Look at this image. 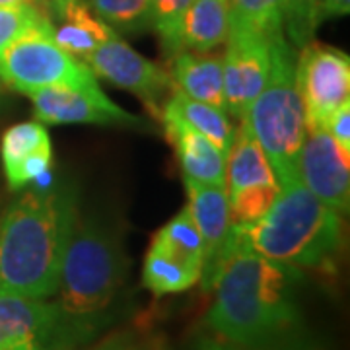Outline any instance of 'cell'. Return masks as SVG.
I'll list each match as a JSON object with an SVG mask.
<instances>
[{"mask_svg": "<svg viewBox=\"0 0 350 350\" xmlns=\"http://www.w3.org/2000/svg\"><path fill=\"white\" fill-rule=\"evenodd\" d=\"M174 88L191 100L202 101L226 111L224 57L213 51H179L172 59Z\"/></svg>", "mask_w": 350, "mask_h": 350, "instance_id": "9a60e30c", "label": "cell"}, {"mask_svg": "<svg viewBox=\"0 0 350 350\" xmlns=\"http://www.w3.org/2000/svg\"><path fill=\"white\" fill-rule=\"evenodd\" d=\"M230 31V0H193L181 20V51L218 49Z\"/></svg>", "mask_w": 350, "mask_h": 350, "instance_id": "ac0fdd59", "label": "cell"}, {"mask_svg": "<svg viewBox=\"0 0 350 350\" xmlns=\"http://www.w3.org/2000/svg\"><path fill=\"white\" fill-rule=\"evenodd\" d=\"M96 78L107 80L113 86L135 94L148 111L162 115L163 103L174 90L170 70L150 59L138 55L137 51L119 36L103 41L84 63Z\"/></svg>", "mask_w": 350, "mask_h": 350, "instance_id": "ba28073f", "label": "cell"}, {"mask_svg": "<svg viewBox=\"0 0 350 350\" xmlns=\"http://www.w3.org/2000/svg\"><path fill=\"white\" fill-rule=\"evenodd\" d=\"M162 119L165 135L174 144L177 160L181 163L183 175L189 181L202 185H226V152H222L214 142H211L199 131L183 123L175 113L162 109ZM226 189V187H224Z\"/></svg>", "mask_w": 350, "mask_h": 350, "instance_id": "5bb4252c", "label": "cell"}, {"mask_svg": "<svg viewBox=\"0 0 350 350\" xmlns=\"http://www.w3.org/2000/svg\"><path fill=\"white\" fill-rule=\"evenodd\" d=\"M325 131L337 140L338 146L350 152V100L345 101L327 121Z\"/></svg>", "mask_w": 350, "mask_h": 350, "instance_id": "f1b7e54d", "label": "cell"}, {"mask_svg": "<svg viewBox=\"0 0 350 350\" xmlns=\"http://www.w3.org/2000/svg\"><path fill=\"white\" fill-rule=\"evenodd\" d=\"M262 185H280L267 154L251 135L245 123H239L232 148L226 158V195Z\"/></svg>", "mask_w": 350, "mask_h": 350, "instance_id": "e0dca14e", "label": "cell"}, {"mask_svg": "<svg viewBox=\"0 0 350 350\" xmlns=\"http://www.w3.org/2000/svg\"><path fill=\"white\" fill-rule=\"evenodd\" d=\"M189 350H257L250 349V347H241V345H236V342H230V340H224V338L216 337L213 333L204 331L195 337V340L191 342Z\"/></svg>", "mask_w": 350, "mask_h": 350, "instance_id": "f546056e", "label": "cell"}, {"mask_svg": "<svg viewBox=\"0 0 350 350\" xmlns=\"http://www.w3.org/2000/svg\"><path fill=\"white\" fill-rule=\"evenodd\" d=\"M76 222V195L64 185L20 195L0 220V294L55 296Z\"/></svg>", "mask_w": 350, "mask_h": 350, "instance_id": "7a4b0ae2", "label": "cell"}, {"mask_svg": "<svg viewBox=\"0 0 350 350\" xmlns=\"http://www.w3.org/2000/svg\"><path fill=\"white\" fill-rule=\"evenodd\" d=\"M150 245L177 261L202 271V239L187 206L156 232Z\"/></svg>", "mask_w": 350, "mask_h": 350, "instance_id": "7402d4cb", "label": "cell"}, {"mask_svg": "<svg viewBox=\"0 0 350 350\" xmlns=\"http://www.w3.org/2000/svg\"><path fill=\"white\" fill-rule=\"evenodd\" d=\"M38 345L45 350L76 349L55 301L0 294V349Z\"/></svg>", "mask_w": 350, "mask_h": 350, "instance_id": "30bf717a", "label": "cell"}, {"mask_svg": "<svg viewBox=\"0 0 350 350\" xmlns=\"http://www.w3.org/2000/svg\"><path fill=\"white\" fill-rule=\"evenodd\" d=\"M39 123L45 125H121L142 129L144 121L111 101L103 90L43 88L29 94Z\"/></svg>", "mask_w": 350, "mask_h": 350, "instance_id": "8fae6325", "label": "cell"}, {"mask_svg": "<svg viewBox=\"0 0 350 350\" xmlns=\"http://www.w3.org/2000/svg\"><path fill=\"white\" fill-rule=\"evenodd\" d=\"M298 49L286 38L273 45L267 84L239 119L257 138L278 183L296 179V162L306 138V109L296 86Z\"/></svg>", "mask_w": 350, "mask_h": 350, "instance_id": "5b68a950", "label": "cell"}, {"mask_svg": "<svg viewBox=\"0 0 350 350\" xmlns=\"http://www.w3.org/2000/svg\"><path fill=\"white\" fill-rule=\"evenodd\" d=\"M275 43L250 38V36L228 33L226 53L222 55L224 57V105L228 117L241 119L250 109L253 100L261 94L271 75Z\"/></svg>", "mask_w": 350, "mask_h": 350, "instance_id": "7c38bea8", "label": "cell"}, {"mask_svg": "<svg viewBox=\"0 0 350 350\" xmlns=\"http://www.w3.org/2000/svg\"><path fill=\"white\" fill-rule=\"evenodd\" d=\"M51 148V138L43 123H20L10 126L0 142V156L4 163V174H8L31 154Z\"/></svg>", "mask_w": 350, "mask_h": 350, "instance_id": "cb8c5ba5", "label": "cell"}, {"mask_svg": "<svg viewBox=\"0 0 350 350\" xmlns=\"http://www.w3.org/2000/svg\"><path fill=\"white\" fill-rule=\"evenodd\" d=\"M185 187L189 195L187 208L202 239V271L199 282L204 290H213L232 228L228 195L224 187L202 185L189 179H185Z\"/></svg>", "mask_w": 350, "mask_h": 350, "instance_id": "4fadbf2b", "label": "cell"}, {"mask_svg": "<svg viewBox=\"0 0 350 350\" xmlns=\"http://www.w3.org/2000/svg\"><path fill=\"white\" fill-rule=\"evenodd\" d=\"M350 0H317V16L319 24L327 18H338V16H349Z\"/></svg>", "mask_w": 350, "mask_h": 350, "instance_id": "4dcf8cb0", "label": "cell"}, {"mask_svg": "<svg viewBox=\"0 0 350 350\" xmlns=\"http://www.w3.org/2000/svg\"><path fill=\"white\" fill-rule=\"evenodd\" d=\"M200 280V271L177 261L167 253L152 247L142 265V284L154 296H167L193 288Z\"/></svg>", "mask_w": 350, "mask_h": 350, "instance_id": "44dd1931", "label": "cell"}, {"mask_svg": "<svg viewBox=\"0 0 350 350\" xmlns=\"http://www.w3.org/2000/svg\"><path fill=\"white\" fill-rule=\"evenodd\" d=\"M275 43L286 38L282 0H230V31Z\"/></svg>", "mask_w": 350, "mask_h": 350, "instance_id": "ffe728a7", "label": "cell"}, {"mask_svg": "<svg viewBox=\"0 0 350 350\" xmlns=\"http://www.w3.org/2000/svg\"><path fill=\"white\" fill-rule=\"evenodd\" d=\"M49 18L45 8L38 6H0V55L27 27Z\"/></svg>", "mask_w": 350, "mask_h": 350, "instance_id": "83f0119b", "label": "cell"}, {"mask_svg": "<svg viewBox=\"0 0 350 350\" xmlns=\"http://www.w3.org/2000/svg\"><path fill=\"white\" fill-rule=\"evenodd\" d=\"M296 177L331 208L349 213L350 152L338 146L325 129L308 126L296 162Z\"/></svg>", "mask_w": 350, "mask_h": 350, "instance_id": "9c48e42d", "label": "cell"}, {"mask_svg": "<svg viewBox=\"0 0 350 350\" xmlns=\"http://www.w3.org/2000/svg\"><path fill=\"white\" fill-rule=\"evenodd\" d=\"M100 350H101V349H100Z\"/></svg>", "mask_w": 350, "mask_h": 350, "instance_id": "e575fe53", "label": "cell"}, {"mask_svg": "<svg viewBox=\"0 0 350 350\" xmlns=\"http://www.w3.org/2000/svg\"><path fill=\"white\" fill-rule=\"evenodd\" d=\"M0 6H38V8H45L43 0H0Z\"/></svg>", "mask_w": 350, "mask_h": 350, "instance_id": "d6a6232c", "label": "cell"}, {"mask_svg": "<svg viewBox=\"0 0 350 350\" xmlns=\"http://www.w3.org/2000/svg\"><path fill=\"white\" fill-rule=\"evenodd\" d=\"M296 57V86L306 109V125L325 129L327 121L350 98L347 53L308 41Z\"/></svg>", "mask_w": 350, "mask_h": 350, "instance_id": "52a82bcc", "label": "cell"}, {"mask_svg": "<svg viewBox=\"0 0 350 350\" xmlns=\"http://www.w3.org/2000/svg\"><path fill=\"white\" fill-rule=\"evenodd\" d=\"M101 350H165L160 342L156 340H113L109 345L101 347Z\"/></svg>", "mask_w": 350, "mask_h": 350, "instance_id": "1f68e13d", "label": "cell"}, {"mask_svg": "<svg viewBox=\"0 0 350 350\" xmlns=\"http://www.w3.org/2000/svg\"><path fill=\"white\" fill-rule=\"evenodd\" d=\"M0 350H45L43 347H38V345H20V347H8V349H0Z\"/></svg>", "mask_w": 350, "mask_h": 350, "instance_id": "836d02e7", "label": "cell"}, {"mask_svg": "<svg viewBox=\"0 0 350 350\" xmlns=\"http://www.w3.org/2000/svg\"><path fill=\"white\" fill-rule=\"evenodd\" d=\"M0 80L25 96L57 86L100 90L98 78L86 64L57 45L51 18L27 27L2 51Z\"/></svg>", "mask_w": 350, "mask_h": 350, "instance_id": "8992f818", "label": "cell"}, {"mask_svg": "<svg viewBox=\"0 0 350 350\" xmlns=\"http://www.w3.org/2000/svg\"><path fill=\"white\" fill-rule=\"evenodd\" d=\"M126 278L121 238L94 218L76 222L64 251L55 301L75 347L86 342L109 321V312Z\"/></svg>", "mask_w": 350, "mask_h": 350, "instance_id": "277c9868", "label": "cell"}, {"mask_svg": "<svg viewBox=\"0 0 350 350\" xmlns=\"http://www.w3.org/2000/svg\"><path fill=\"white\" fill-rule=\"evenodd\" d=\"M284 6V33L286 39L301 49L319 25L317 16V0H282Z\"/></svg>", "mask_w": 350, "mask_h": 350, "instance_id": "4316f807", "label": "cell"}, {"mask_svg": "<svg viewBox=\"0 0 350 350\" xmlns=\"http://www.w3.org/2000/svg\"><path fill=\"white\" fill-rule=\"evenodd\" d=\"M90 8L115 33H144L152 29L150 0H90Z\"/></svg>", "mask_w": 350, "mask_h": 350, "instance_id": "603a6c76", "label": "cell"}, {"mask_svg": "<svg viewBox=\"0 0 350 350\" xmlns=\"http://www.w3.org/2000/svg\"><path fill=\"white\" fill-rule=\"evenodd\" d=\"M163 107L175 113L183 123H187L195 131H199L200 135H204L228 156L234 137H236V126L232 125V121H230V117L224 109L202 103V101L191 100L189 96H185L183 92H179L175 88L163 103Z\"/></svg>", "mask_w": 350, "mask_h": 350, "instance_id": "d6986e66", "label": "cell"}, {"mask_svg": "<svg viewBox=\"0 0 350 350\" xmlns=\"http://www.w3.org/2000/svg\"><path fill=\"white\" fill-rule=\"evenodd\" d=\"M55 14L61 24H53V39L80 63H86L103 41L117 36L84 0H55Z\"/></svg>", "mask_w": 350, "mask_h": 350, "instance_id": "2e32d148", "label": "cell"}, {"mask_svg": "<svg viewBox=\"0 0 350 350\" xmlns=\"http://www.w3.org/2000/svg\"><path fill=\"white\" fill-rule=\"evenodd\" d=\"M340 247L342 214L296 177L280 183L275 202L259 220L230 228L224 259L228 253L243 251L296 269H325Z\"/></svg>", "mask_w": 350, "mask_h": 350, "instance_id": "3957f363", "label": "cell"}, {"mask_svg": "<svg viewBox=\"0 0 350 350\" xmlns=\"http://www.w3.org/2000/svg\"><path fill=\"white\" fill-rule=\"evenodd\" d=\"M300 286L301 269L243 251L228 253L204 327L250 349H294L301 331Z\"/></svg>", "mask_w": 350, "mask_h": 350, "instance_id": "6da1fadb", "label": "cell"}, {"mask_svg": "<svg viewBox=\"0 0 350 350\" xmlns=\"http://www.w3.org/2000/svg\"><path fill=\"white\" fill-rule=\"evenodd\" d=\"M278 191L280 185H262V187H251L239 191L236 195H230L228 206H230L232 226L250 224L259 220L275 202Z\"/></svg>", "mask_w": 350, "mask_h": 350, "instance_id": "484cf974", "label": "cell"}, {"mask_svg": "<svg viewBox=\"0 0 350 350\" xmlns=\"http://www.w3.org/2000/svg\"><path fill=\"white\" fill-rule=\"evenodd\" d=\"M191 2L193 0H150L152 29L160 39L163 55L167 59H172L181 51L179 29H181V20Z\"/></svg>", "mask_w": 350, "mask_h": 350, "instance_id": "d4e9b609", "label": "cell"}]
</instances>
